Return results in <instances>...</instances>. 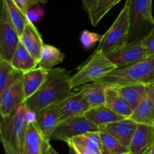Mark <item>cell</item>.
<instances>
[{"instance_id": "cell-32", "label": "cell", "mask_w": 154, "mask_h": 154, "mask_svg": "<svg viewBox=\"0 0 154 154\" xmlns=\"http://www.w3.org/2000/svg\"><path fill=\"white\" fill-rule=\"evenodd\" d=\"M141 41L147 56H154V29Z\"/></svg>"}, {"instance_id": "cell-10", "label": "cell", "mask_w": 154, "mask_h": 154, "mask_svg": "<svg viewBox=\"0 0 154 154\" xmlns=\"http://www.w3.org/2000/svg\"><path fill=\"white\" fill-rule=\"evenodd\" d=\"M90 108L91 107L81 90L76 93L72 92L58 104L60 124L70 118L84 115Z\"/></svg>"}, {"instance_id": "cell-31", "label": "cell", "mask_w": 154, "mask_h": 154, "mask_svg": "<svg viewBox=\"0 0 154 154\" xmlns=\"http://www.w3.org/2000/svg\"><path fill=\"white\" fill-rule=\"evenodd\" d=\"M45 15L44 9L41 7L39 5H36L29 9L26 13L27 19L29 21H31L32 23H37L42 19Z\"/></svg>"}, {"instance_id": "cell-21", "label": "cell", "mask_w": 154, "mask_h": 154, "mask_svg": "<svg viewBox=\"0 0 154 154\" xmlns=\"http://www.w3.org/2000/svg\"><path fill=\"white\" fill-rule=\"evenodd\" d=\"M84 116L99 127H102L106 124L111 123L113 122H117V121L122 120V119H127L124 116L116 113L115 112L105 106V104L91 107L84 114Z\"/></svg>"}, {"instance_id": "cell-36", "label": "cell", "mask_w": 154, "mask_h": 154, "mask_svg": "<svg viewBox=\"0 0 154 154\" xmlns=\"http://www.w3.org/2000/svg\"><path fill=\"white\" fill-rule=\"evenodd\" d=\"M30 1L32 3L33 5H36L39 4H45L48 2V0H30Z\"/></svg>"}, {"instance_id": "cell-33", "label": "cell", "mask_w": 154, "mask_h": 154, "mask_svg": "<svg viewBox=\"0 0 154 154\" xmlns=\"http://www.w3.org/2000/svg\"><path fill=\"white\" fill-rule=\"evenodd\" d=\"M13 1L25 14L29 9L34 6L30 0H13Z\"/></svg>"}, {"instance_id": "cell-5", "label": "cell", "mask_w": 154, "mask_h": 154, "mask_svg": "<svg viewBox=\"0 0 154 154\" xmlns=\"http://www.w3.org/2000/svg\"><path fill=\"white\" fill-rule=\"evenodd\" d=\"M116 69H117V66L105 54L94 51L87 61L80 66L76 73L71 76V85L72 88H75L80 85L99 81Z\"/></svg>"}, {"instance_id": "cell-13", "label": "cell", "mask_w": 154, "mask_h": 154, "mask_svg": "<svg viewBox=\"0 0 154 154\" xmlns=\"http://www.w3.org/2000/svg\"><path fill=\"white\" fill-rule=\"evenodd\" d=\"M66 143L76 154H102L99 131L76 136L68 140Z\"/></svg>"}, {"instance_id": "cell-38", "label": "cell", "mask_w": 154, "mask_h": 154, "mask_svg": "<svg viewBox=\"0 0 154 154\" xmlns=\"http://www.w3.org/2000/svg\"><path fill=\"white\" fill-rule=\"evenodd\" d=\"M69 154H76L75 152V151L72 149V148H69Z\"/></svg>"}, {"instance_id": "cell-37", "label": "cell", "mask_w": 154, "mask_h": 154, "mask_svg": "<svg viewBox=\"0 0 154 154\" xmlns=\"http://www.w3.org/2000/svg\"><path fill=\"white\" fill-rule=\"evenodd\" d=\"M47 154H60L59 152H57L52 146H50L49 149H48V152H47Z\"/></svg>"}, {"instance_id": "cell-11", "label": "cell", "mask_w": 154, "mask_h": 154, "mask_svg": "<svg viewBox=\"0 0 154 154\" xmlns=\"http://www.w3.org/2000/svg\"><path fill=\"white\" fill-rule=\"evenodd\" d=\"M23 78L0 92V115L6 117L26 101Z\"/></svg>"}, {"instance_id": "cell-23", "label": "cell", "mask_w": 154, "mask_h": 154, "mask_svg": "<svg viewBox=\"0 0 154 154\" xmlns=\"http://www.w3.org/2000/svg\"><path fill=\"white\" fill-rule=\"evenodd\" d=\"M105 96H106L105 106L120 116H123L126 118L131 117L133 113V110L117 93L114 87L107 86Z\"/></svg>"}, {"instance_id": "cell-20", "label": "cell", "mask_w": 154, "mask_h": 154, "mask_svg": "<svg viewBox=\"0 0 154 154\" xmlns=\"http://www.w3.org/2000/svg\"><path fill=\"white\" fill-rule=\"evenodd\" d=\"M150 86L145 85H128L114 88L134 110L141 100L146 96Z\"/></svg>"}, {"instance_id": "cell-3", "label": "cell", "mask_w": 154, "mask_h": 154, "mask_svg": "<svg viewBox=\"0 0 154 154\" xmlns=\"http://www.w3.org/2000/svg\"><path fill=\"white\" fill-rule=\"evenodd\" d=\"M35 119V114L29 110L25 102L6 117H1L0 137L12 148L16 154H20L21 146L27 125Z\"/></svg>"}, {"instance_id": "cell-18", "label": "cell", "mask_w": 154, "mask_h": 154, "mask_svg": "<svg viewBox=\"0 0 154 154\" xmlns=\"http://www.w3.org/2000/svg\"><path fill=\"white\" fill-rule=\"evenodd\" d=\"M20 42L28 50L29 52L38 61L41 50L45 43L42 35L31 21H28L26 25L25 29L20 36Z\"/></svg>"}, {"instance_id": "cell-17", "label": "cell", "mask_w": 154, "mask_h": 154, "mask_svg": "<svg viewBox=\"0 0 154 154\" xmlns=\"http://www.w3.org/2000/svg\"><path fill=\"white\" fill-rule=\"evenodd\" d=\"M129 119L137 123L154 126V85L150 86L146 96L135 107Z\"/></svg>"}, {"instance_id": "cell-27", "label": "cell", "mask_w": 154, "mask_h": 154, "mask_svg": "<svg viewBox=\"0 0 154 154\" xmlns=\"http://www.w3.org/2000/svg\"><path fill=\"white\" fill-rule=\"evenodd\" d=\"M99 136L102 143V154H120L129 151V147L122 144L107 131L100 129Z\"/></svg>"}, {"instance_id": "cell-40", "label": "cell", "mask_w": 154, "mask_h": 154, "mask_svg": "<svg viewBox=\"0 0 154 154\" xmlns=\"http://www.w3.org/2000/svg\"><path fill=\"white\" fill-rule=\"evenodd\" d=\"M120 154H132V153H131V152H129H129H123V153H120Z\"/></svg>"}, {"instance_id": "cell-34", "label": "cell", "mask_w": 154, "mask_h": 154, "mask_svg": "<svg viewBox=\"0 0 154 154\" xmlns=\"http://www.w3.org/2000/svg\"><path fill=\"white\" fill-rule=\"evenodd\" d=\"M82 2L84 8L88 13V14H90L96 8L98 0H82Z\"/></svg>"}, {"instance_id": "cell-1", "label": "cell", "mask_w": 154, "mask_h": 154, "mask_svg": "<svg viewBox=\"0 0 154 154\" xmlns=\"http://www.w3.org/2000/svg\"><path fill=\"white\" fill-rule=\"evenodd\" d=\"M70 78V72L64 68L50 69L46 82L25 104L36 114L51 104H59L72 93Z\"/></svg>"}, {"instance_id": "cell-19", "label": "cell", "mask_w": 154, "mask_h": 154, "mask_svg": "<svg viewBox=\"0 0 154 154\" xmlns=\"http://www.w3.org/2000/svg\"><path fill=\"white\" fill-rule=\"evenodd\" d=\"M48 75L49 70L38 66L32 70L24 72L23 75V85L26 99L29 98L38 91V89L46 82Z\"/></svg>"}, {"instance_id": "cell-9", "label": "cell", "mask_w": 154, "mask_h": 154, "mask_svg": "<svg viewBox=\"0 0 154 154\" xmlns=\"http://www.w3.org/2000/svg\"><path fill=\"white\" fill-rule=\"evenodd\" d=\"M105 55L117 69L129 66L148 57L141 40L128 42L123 46L106 53Z\"/></svg>"}, {"instance_id": "cell-8", "label": "cell", "mask_w": 154, "mask_h": 154, "mask_svg": "<svg viewBox=\"0 0 154 154\" xmlns=\"http://www.w3.org/2000/svg\"><path fill=\"white\" fill-rule=\"evenodd\" d=\"M99 131L100 127L91 122L84 115H82L70 118L61 122L53 133L51 140L66 142L76 136Z\"/></svg>"}, {"instance_id": "cell-7", "label": "cell", "mask_w": 154, "mask_h": 154, "mask_svg": "<svg viewBox=\"0 0 154 154\" xmlns=\"http://www.w3.org/2000/svg\"><path fill=\"white\" fill-rule=\"evenodd\" d=\"M20 36L12 22L6 0H1L0 16V58L11 62Z\"/></svg>"}, {"instance_id": "cell-6", "label": "cell", "mask_w": 154, "mask_h": 154, "mask_svg": "<svg viewBox=\"0 0 154 154\" xmlns=\"http://www.w3.org/2000/svg\"><path fill=\"white\" fill-rule=\"evenodd\" d=\"M129 33V6L125 3L111 27L102 36L95 52L106 54L117 48L123 46L128 42Z\"/></svg>"}, {"instance_id": "cell-22", "label": "cell", "mask_w": 154, "mask_h": 154, "mask_svg": "<svg viewBox=\"0 0 154 154\" xmlns=\"http://www.w3.org/2000/svg\"><path fill=\"white\" fill-rule=\"evenodd\" d=\"M11 64L14 68L24 73L38 67V61L29 52L22 42H20L14 53Z\"/></svg>"}, {"instance_id": "cell-35", "label": "cell", "mask_w": 154, "mask_h": 154, "mask_svg": "<svg viewBox=\"0 0 154 154\" xmlns=\"http://www.w3.org/2000/svg\"><path fill=\"white\" fill-rule=\"evenodd\" d=\"M3 145V147H4V151H5V154H16L14 152V151L12 149V148L9 146L8 144H7L5 142H2Z\"/></svg>"}, {"instance_id": "cell-30", "label": "cell", "mask_w": 154, "mask_h": 154, "mask_svg": "<svg viewBox=\"0 0 154 154\" xmlns=\"http://www.w3.org/2000/svg\"><path fill=\"white\" fill-rule=\"evenodd\" d=\"M102 38V35L93 33V32H90L89 30H84L81 34L80 40H81V42L84 48L90 49V48H93L96 42H100Z\"/></svg>"}, {"instance_id": "cell-14", "label": "cell", "mask_w": 154, "mask_h": 154, "mask_svg": "<svg viewBox=\"0 0 154 154\" xmlns=\"http://www.w3.org/2000/svg\"><path fill=\"white\" fill-rule=\"evenodd\" d=\"M154 146V126L138 123L129 146L132 154H148Z\"/></svg>"}, {"instance_id": "cell-16", "label": "cell", "mask_w": 154, "mask_h": 154, "mask_svg": "<svg viewBox=\"0 0 154 154\" xmlns=\"http://www.w3.org/2000/svg\"><path fill=\"white\" fill-rule=\"evenodd\" d=\"M35 123L39 131L48 140L60 125L58 104H54L45 107L35 114Z\"/></svg>"}, {"instance_id": "cell-29", "label": "cell", "mask_w": 154, "mask_h": 154, "mask_svg": "<svg viewBox=\"0 0 154 154\" xmlns=\"http://www.w3.org/2000/svg\"><path fill=\"white\" fill-rule=\"evenodd\" d=\"M8 6L9 13L12 22L14 24L20 36L22 35L26 25L28 23V19L25 14L19 8L17 5L14 3L13 0H6Z\"/></svg>"}, {"instance_id": "cell-12", "label": "cell", "mask_w": 154, "mask_h": 154, "mask_svg": "<svg viewBox=\"0 0 154 154\" xmlns=\"http://www.w3.org/2000/svg\"><path fill=\"white\" fill-rule=\"evenodd\" d=\"M50 146V141L42 135L35 121H30L26 130L20 154H47Z\"/></svg>"}, {"instance_id": "cell-4", "label": "cell", "mask_w": 154, "mask_h": 154, "mask_svg": "<svg viewBox=\"0 0 154 154\" xmlns=\"http://www.w3.org/2000/svg\"><path fill=\"white\" fill-rule=\"evenodd\" d=\"M126 2L129 6L128 42L141 40L154 29L153 0H126Z\"/></svg>"}, {"instance_id": "cell-25", "label": "cell", "mask_w": 154, "mask_h": 154, "mask_svg": "<svg viewBox=\"0 0 154 154\" xmlns=\"http://www.w3.org/2000/svg\"><path fill=\"white\" fill-rule=\"evenodd\" d=\"M65 55L57 47L51 45L44 44L41 50L40 58L38 60V67L50 70L54 69L56 65L62 63L64 60Z\"/></svg>"}, {"instance_id": "cell-39", "label": "cell", "mask_w": 154, "mask_h": 154, "mask_svg": "<svg viewBox=\"0 0 154 154\" xmlns=\"http://www.w3.org/2000/svg\"><path fill=\"white\" fill-rule=\"evenodd\" d=\"M148 154H154V146L151 148V149H150V152H149Z\"/></svg>"}, {"instance_id": "cell-28", "label": "cell", "mask_w": 154, "mask_h": 154, "mask_svg": "<svg viewBox=\"0 0 154 154\" xmlns=\"http://www.w3.org/2000/svg\"><path fill=\"white\" fill-rule=\"evenodd\" d=\"M120 1L121 0H98L95 9L89 14L92 25L96 27L105 15Z\"/></svg>"}, {"instance_id": "cell-26", "label": "cell", "mask_w": 154, "mask_h": 154, "mask_svg": "<svg viewBox=\"0 0 154 154\" xmlns=\"http://www.w3.org/2000/svg\"><path fill=\"white\" fill-rule=\"evenodd\" d=\"M23 74L14 68L11 62L0 58V92L21 79Z\"/></svg>"}, {"instance_id": "cell-2", "label": "cell", "mask_w": 154, "mask_h": 154, "mask_svg": "<svg viewBox=\"0 0 154 154\" xmlns=\"http://www.w3.org/2000/svg\"><path fill=\"white\" fill-rule=\"evenodd\" d=\"M111 87L128 85H154V56H149L134 64L112 71L99 81Z\"/></svg>"}, {"instance_id": "cell-24", "label": "cell", "mask_w": 154, "mask_h": 154, "mask_svg": "<svg viewBox=\"0 0 154 154\" xmlns=\"http://www.w3.org/2000/svg\"><path fill=\"white\" fill-rule=\"evenodd\" d=\"M107 85L100 82H93L83 85L81 91L91 107L105 104V91Z\"/></svg>"}, {"instance_id": "cell-15", "label": "cell", "mask_w": 154, "mask_h": 154, "mask_svg": "<svg viewBox=\"0 0 154 154\" xmlns=\"http://www.w3.org/2000/svg\"><path fill=\"white\" fill-rule=\"evenodd\" d=\"M138 125V123L129 118H127L106 124L100 127V129L107 131L119 140L122 144L129 147Z\"/></svg>"}]
</instances>
